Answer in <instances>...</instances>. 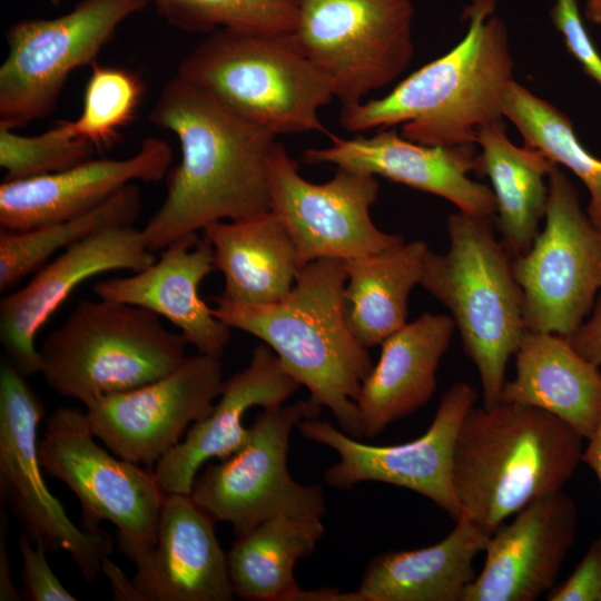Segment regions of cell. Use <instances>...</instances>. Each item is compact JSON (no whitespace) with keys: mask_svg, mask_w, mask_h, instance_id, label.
I'll return each mask as SVG.
<instances>
[{"mask_svg":"<svg viewBox=\"0 0 601 601\" xmlns=\"http://www.w3.org/2000/svg\"><path fill=\"white\" fill-rule=\"evenodd\" d=\"M156 259L141 229L132 226L104 230L66 248L1 299L0 342L6 357L26 377L40 373L36 337L80 284L108 272H139Z\"/></svg>","mask_w":601,"mask_h":601,"instance_id":"obj_17","label":"cell"},{"mask_svg":"<svg viewBox=\"0 0 601 601\" xmlns=\"http://www.w3.org/2000/svg\"><path fill=\"white\" fill-rule=\"evenodd\" d=\"M214 269L210 243L195 233L168 245L148 267L96 282L92 290L98 298L154 312L177 327L198 353L221 357L230 327L199 296V285Z\"/></svg>","mask_w":601,"mask_h":601,"instance_id":"obj_23","label":"cell"},{"mask_svg":"<svg viewBox=\"0 0 601 601\" xmlns=\"http://www.w3.org/2000/svg\"><path fill=\"white\" fill-rule=\"evenodd\" d=\"M140 210L141 194L134 183L80 216L27 230L1 229V293L38 272L56 253L104 230L132 226Z\"/></svg>","mask_w":601,"mask_h":601,"instance_id":"obj_31","label":"cell"},{"mask_svg":"<svg viewBox=\"0 0 601 601\" xmlns=\"http://www.w3.org/2000/svg\"><path fill=\"white\" fill-rule=\"evenodd\" d=\"M582 462L594 472L601 487V418L588 439L587 447L582 451Z\"/></svg>","mask_w":601,"mask_h":601,"instance_id":"obj_42","label":"cell"},{"mask_svg":"<svg viewBox=\"0 0 601 601\" xmlns=\"http://www.w3.org/2000/svg\"><path fill=\"white\" fill-rule=\"evenodd\" d=\"M170 26L186 32L219 29L292 32L298 0H146Z\"/></svg>","mask_w":601,"mask_h":601,"instance_id":"obj_33","label":"cell"},{"mask_svg":"<svg viewBox=\"0 0 601 601\" xmlns=\"http://www.w3.org/2000/svg\"><path fill=\"white\" fill-rule=\"evenodd\" d=\"M325 528L322 518L279 515L237 536L227 553L234 594L256 601H302L295 564L315 550Z\"/></svg>","mask_w":601,"mask_h":601,"instance_id":"obj_30","label":"cell"},{"mask_svg":"<svg viewBox=\"0 0 601 601\" xmlns=\"http://www.w3.org/2000/svg\"><path fill=\"white\" fill-rule=\"evenodd\" d=\"M413 19V0H298L290 36L328 79L334 98L349 106L406 70Z\"/></svg>","mask_w":601,"mask_h":601,"instance_id":"obj_8","label":"cell"},{"mask_svg":"<svg viewBox=\"0 0 601 601\" xmlns=\"http://www.w3.org/2000/svg\"><path fill=\"white\" fill-rule=\"evenodd\" d=\"M503 114L518 128L525 147L538 149L581 180L590 194L587 214L601 229V159L581 144L571 119L514 78L504 91Z\"/></svg>","mask_w":601,"mask_h":601,"instance_id":"obj_32","label":"cell"},{"mask_svg":"<svg viewBox=\"0 0 601 601\" xmlns=\"http://www.w3.org/2000/svg\"><path fill=\"white\" fill-rule=\"evenodd\" d=\"M578 526L577 505L563 490L532 501L490 535L483 569L463 601H534L548 593Z\"/></svg>","mask_w":601,"mask_h":601,"instance_id":"obj_18","label":"cell"},{"mask_svg":"<svg viewBox=\"0 0 601 601\" xmlns=\"http://www.w3.org/2000/svg\"><path fill=\"white\" fill-rule=\"evenodd\" d=\"M223 384L220 356L197 352L161 378L98 398L86 414L112 454L152 469L190 424L209 415Z\"/></svg>","mask_w":601,"mask_h":601,"instance_id":"obj_16","label":"cell"},{"mask_svg":"<svg viewBox=\"0 0 601 601\" xmlns=\"http://www.w3.org/2000/svg\"><path fill=\"white\" fill-rule=\"evenodd\" d=\"M142 95L144 83L138 75L96 61L85 88L81 112L69 120L72 131L93 149L112 147L120 129L135 118Z\"/></svg>","mask_w":601,"mask_h":601,"instance_id":"obj_34","label":"cell"},{"mask_svg":"<svg viewBox=\"0 0 601 601\" xmlns=\"http://www.w3.org/2000/svg\"><path fill=\"white\" fill-rule=\"evenodd\" d=\"M22 560L21 578L24 587L23 595L31 601H76L51 570L42 546H37L22 532L18 541Z\"/></svg>","mask_w":601,"mask_h":601,"instance_id":"obj_37","label":"cell"},{"mask_svg":"<svg viewBox=\"0 0 601 601\" xmlns=\"http://www.w3.org/2000/svg\"><path fill=\"white\" fill-rule=\"evenodd\" d=\"M428 249L415 239L383 254L342 260L345 318L361 345H381L407 323L408 296L421 283Z\"/></svg>","mask_w":601,"mask_h":601,"instance_id":"obj_29","label":"cell"},{"mask_svg":"<svg viewBox=\"0 0 601 601\" xmlns=\"http://www.w3.org/2000/svg\"><path fill=\"white\" fill-rule=\"evenodd\" d=\"M215 523L190 494L165 495L156 544L131 560L142 601L233 600L227 553Z\"/></svg>","mask_w":601,"mask_h":601,"instance_id":"obj_21","label":"cell"},{"mask_svg":"<svg viewBox=\"0 0 601 601\" xmlns=\"http://www.w3.org/2000/svg\"><path fill=\"white\" fill-rule=\"evenodd\" d=\"M171 161L169 144L147 137L128 158H90L61 171L3 180L1 229L27 230L80 216L129 184L160 181L169 173Z\"/></svg>","mask_w":601,"mask_h":601,"instance_id":"obj_20","label":"cell"},{"mask_svg":"<svg viewBox=\"0 0 601 601\" xmlns=\"http://www.w3.org/2000/svg\"><path fill=\"white\" fill-rule=\"evenodd\" d=\"M93 147L77 137L69 120L35 136L20 135L0 124V166L4 180L61 171L91 158Z\"/></svg>","mask_w":601,"mask_h":601,"instance_id":"obj_35","label":"cell"},{"mask_svg":"<svg viewBox=\"0 0 601 601\" xmlns=\"http://www.w3.org/2000/svg\"><path fill=\"white\" fill-rule=\"evenodd\" d=\"M300 384L280 364L273 349L258 345L248 365L224 381L219 400L205 418L194 423L185 439L154 466L165 494H190L199 469L210 459L224 460L247 441L243 417L254 407L279 406Z\"/></svg>","mask_w":601,"mask_h":601,"instance_id":"obj_22","label":"cell"},{"mask_svg":"<svg viewBox=\"0 0 601 601\" xmlns=\"http://www.w3.org/2000/svg\"><path fill=\"white\" fill-rule=\"evenodd\" d=\"M101 572L108 578L111 595L119 601H142V597L135 585L132 578L128 577L106 556L101 564Z\"/></svg>","mask_w":601,"mask_h":601,"instance_id":"obj_40","label":"cell"},{"mask_svg":"<svg viewBox=\"0 0 601 601\" xmlns=\"http://www.w3.org/2000/svg\"><path fill=\"white\" fill-rule=\"evenodd\" d=\"M204 237L224 277L221 297L242 304L267 305L284 299L302 268L295 244L272 211L208 224Z\"/></svg>","mask_w":601,"mask_h":601,"instance_id":"obj_27","label":"cell"},{"mask_svg":"<svg viewBox=\"0 0 601 601\" xmlns=\"http://www.w3.org/2000/svg\"><path fill=\"white\" fill-rule=\"evenodd\" d=\"M446 229L449 248L427 250L420 285L449 309L490 407L500 403L509 359L526 332L522 289L492 217L459 210Z\"/></svg>","mask_w":601,"mask_h":601,"instance_id":"obj_5","label":"cell"},{"mask_svg":"<svg viewBox=\"0 0 601 601\" xmlns=\"http://www.w3.org/2000/svg\"><path fill=\"white\" fill-rule=\"evenodd\" d=\"M477 392L466 382L446 390L428 430L411 442L396 445L362 443L328 421L307 418L300 434L336 451L339 461L324 472L325 482L348 490L362 482H382L405 487L431 500L453 521L463 508L452 484V460L460 426L474 407Z\"/></svg>","mask_w":601,"mask_h":601,"instance_id":"obj_15","label":"cell"},{"mask_svg":"<svg viewBox=\"0 0 601 601\" xmlns=\"http://www.w3.org/2000/svg\"><path fill=\"white\" fill-rule=\"evenodd\" d=\"M322 407L309 397L263 408L248 427L245 444L196 476L191 499L216 521L229 522L236 536L279 515L323 518L326 503L321 484H300L287 469L293 428L318 418Z\"/></svg>","mask_w":601,"mask_h":601,"instance_id":"obj_10","label":"cell"},{"mask_svg":"<svg viewBox=\"0 0 601 601\" xmlns=\"http://www.w3.org/2000/svg\"><path fill=\"white\" fill-rule=\"evenodd\" d=\"M550 18L562 35L570 55L584 73L601 87V55L584 26L577 0H554Z\"/></svg>","mask_w":601,"mask_h":601,"instance_id":"obj_36","label":"cell"},{"mask_svg":"<svg viewBox=\"0 0 601 601\" xmlns=\"http://www.w3.org/2000/svg\"><path fill=\"white\" fill-rule=\"evenodd\" d=\"M476 173L485 174L496 200V228L511 256L525 254L540 233L545 216L548 176L559 165L538 149L519 147L505 134V125L479 129Z\"/></svg>","mask_w":601,"mask_h":601,"instance_id":"obj_28","label":"cell"},{"mask_svg":"<svg viewBox=\"0 0 601 601\" xmlns=\"http://www.w3.org/2000/svg\"><path fill=\"white\" fill-rule=\"evenodd\" d=\"M454 331L450 315L426 312L381 344L380 359L356 401L363 437L374 439L431 400Z\"/></svg>","mask_w":601,"mask_h":601,"instance_id":"obj_24","label":"cell"},{"mask_svg":"<svg viewBox=\"0 0 601 601\" xmlns=\"http://www.w3.org/2000/svg\"><path fill=\"white\" fill-rule=\"evenodd\" d=\"M189 343L140 306L82 299L42 342L40 374L57 394L85 406L176 370Z\"/></svg>","mask_w":601,"mask_h":601,"instance_id":"obj_7","label":"cell"},{"mask_svg":"<svg viewBox=\"0 0 601 601\" xmlns=\"http://www.w3.org/2000/svg\"><path fill=\"white\" fill-rule=\"evenodd\" d=\"M267 169L270 210L289 233L300 267L323 258L378 255L404 244L401 235L382 231L371 218L380 190L375 176L337 167L329 180L312 183L277 140Z\"/></svg>","mask_w":601,"mask_h":601,"instance_id":"obj_14","label":"cell"},{"mask_svg":"<svg viewBox=\"0 0 601 601\" xmlns=\"http://www.w3.org/2000/svg\"><path fill=\"white\" fill-rule=\"evenodd\" d=\"M146 7V0H80L57 18L12 23L0 66V124L16 129L50 115L69 75L93 65L118 27Z\"/></svg>","mask_w":601,"mask_h":601,"instance_id":"obj_11","label":"cell"},{"mask_svg":"<svg viewBox=\"0 0 601 601\" xmlns=\"http://www.w3.org/2000/svg\"><path fill=\"white\" fill-rule=\"evenodd\" d=\"M329 138L327 147L305 149L302 160L380 176L442 197L470 215H496L493 190L469 177L477 168L475 145L425 146L390 128L368 137Z\"/></svg>","mask_w":601,"mask_h":601,"instance_id":"obj_19","label":"cell"},{"mask_svg":"<svg viewBox=\"0 0 601 601\" xmlns=\"http://www.w3.org/2000/svg\"><path fill=\"white\" fill-rule=\"evenodd\" d=\"M346 280L342 260L317 259L299 269L284 299L250 305L218 296L213 313L268 345L309 397L332 412L344 433L359 440L356 401L374 365L346 323Z\"/></svg>","mask_w":601,"mask_h":601,"instance_id":"obj_3","label":"cell"},{"mask_svg":"<svg viewBox=\"0 0 601 601\" xmlns=\"http://www.w3.org/2000/svg\"><path fill=\"white\" fill-rule=\"evenodd\" d=\"M568 339L583 358L601 366V293L591 316Z\"/></svg>","mask_w":601,"mask_h":601,"instance_id":"obj_39","label":"cell"},{"mask_svg":"<svg viewBox=\"0 0 601 601\" xmlns=\"http://www.w3.org/2000/svg\"><path fill=\"white\" fill-rule=\"evenodd\" d=\"M45 405L4 356L0 364V493L24 532L47 552L70 554L87 582H93L112 551L105 530L76 525L43 479L38 427Z\"/></svg>","mask_w":601,"mask_h":601,"instance_id":"obj_13","label":"cell"},{"mask_svg":"<svg viewBox=\"0 0 601 601\" xmlns=\"http://www.w3.org/2000/svg\"><path fill=\"white\" fill-rule=\"evenodd\" d=\"M52 6H59L61 0H49Z\"/></svg>","mask_w":601,"mask_h":601,"instance_id":"obj_44","label":"cell"},{"mask_svg":"<svg viewBox=\"0 0 601 601\" xmlns=\"http://www.w3.org/2000/svg\"><path fill=\"white\" fill-rule=\"evenodd\" d=\"M544 219L531 248L513 258V269L526 331L568 337L584 322L601 288V229L560 166L548 176Z\"/></svg>","mask_w":601,"mask_h":601,"instance_id":"obj_12","label":"cell"},{"mask_svg":"<svg viewBox=\"0 0 601 601\" xmlns=\"http://www.w3.org/2000/svg\"><path fill=\"white\" fill-rule=\"evenodd\" d=\"M495 0H472L463 11L466 32L443 56L422 66L387 95L342 106L347 131L402 124V136L425 146L476 145L480 128L504 125L503 96L514 59Z\"/></svg>","mask_w":601,"mask_h":601,"instance_id":"obj_2","label":"cell"},{"mask_svg":"<svg viewBox=\"0 0 601 601\" xmlns=\"http://www.w3.org/2000/svg\"><path fill=\"white\" fill-rule=\"evenodd\" d=\"M489 539L464 511L440 542L370 560L353 601H463L476 578L473 561Z\"/></svg>","mask_w":601,"mask_h":601,"instance_id":"obj_25","label":"cell"},{"mask_svg":"<svg viewBox=\"0 0 601 601\" xmlns=\"http://www.w3.org/2000/svg\"><path fill=\"white\" fill-rule=\"evenodd\" d=\"M514 355L515 376L500 402L542 408L588 440L601 418L600 367L552 333L526 331Z\"/></svg>","mask_w":601,"mask_h":601,"instance_id":"obj_26","label":"cell"},{"mask_svg":"<svg viewBox=\"0 0 601 601\" xmlns=\"http://www.w3.org/2000/svg\"><path fill=\"white\" fill-rule=\"evenodd\" d=\"M583 440L535 406H474L460 426L452 460V484L463 511L493 534L532 501L563 490L582 462Z\"/></svg>","mask_w":601,"mask_h":601,"instance_id":"obj_4","label":"cell"},{"mask_svg":"<svg viewBox=\"0 0 601 601\" xmlns=\"http://www.w3.org/2000/svg\"><path fill=\"white\" fill-rule=\"evenodd\" d=\"M7 528L8 518L6 513L3 514L2 508L0 516V600L18 601L22 598L11 580V569L7 550Z\"/></svg>","mask_w":601,"mask_h":601,"instance_id":"obj_41","label":"cell"},{"mask_svg":"<svg viewBox=\"0 0 601 601\" xmlns=\"http://www.w3.org/2000/svg\"><path fill=\"white\" fill-rule=\"evenodd\" d=\"M148 119L173 132L181 151L162 204L141 229L149 250L214 221L270 210L267 162L277 136L231 115L178 76L164 85Z\"/></svg>","mask_w":601,"mask_h":601,"instance_id":"obj_1","label":"cell"},{"mask_svg":"<svg viewBox=\"0 0 601 601\" xmlns=\"http://www.w3.org/2000/svg\"><path fill=\"white\" fill-rule=\"evenodd\" d=\"M584 18L597 26H601V0H584Z\"/></svg>","mask_w":601,"mask_h":601,"instance_id":"obj_43","label":"cell"},{"mask_svg":"<svg viewBox=\"0 0 601 601\" xmlns=\"http://www.w3.org/2000/svg\"><path fill=\"white\" fill-rule=\"evenodd\" d=\"M549 601H601V538L589 545L572 574L546 593Z\"/></svg>","mask_w":601,"mask_h":601,"instance_id":"obj_38","label":"cell"},{"mask_svg":"<svg viewBox=\"0 0 601 601\" xmlns=\"http://www.w3.org/2000/svg\"><path fill=\"white\" fill-rule=\"evenodd\" d=\"M600 282H601V277H600Z\"/></svg>","mask_w":601,"mask_h":601,"instance_id":"obj_45","label":"cell"},{"mask_svg":"<svg viewBox=\"0 0 601 601\" xmlns=\"http://www.w3.org/2000/svg\"><path fill=\"white\" fill-rule=\"evenodd\" d=\"M176 76L275 136L332 135L318 116L334 98L332 86L297 49L290 32L216 30L181 60Z\"/></svg>","mask_w":601,"mask_h":601,"instance_id":"obj_6","label":"cell"},{"mask_svg":"<svg viewBox=\"0 0 601 601\" xmlns=\"http://www.w3.org/2000/svg\"><path fill=\"white\" fill-rule=\"evenodd\" d=\"M95 437L86 411L57 407L38 441L40 465L77 495L81 526L112 523L119 550L132 560L156 544L166 494L152 469L111 455Z\"/></svg>","mask_w":601,"mask_h":601,"instance_id":"obj_9","label":"cell"}]
</instances>
